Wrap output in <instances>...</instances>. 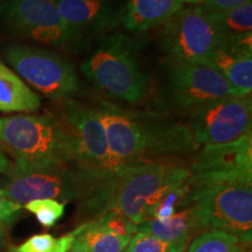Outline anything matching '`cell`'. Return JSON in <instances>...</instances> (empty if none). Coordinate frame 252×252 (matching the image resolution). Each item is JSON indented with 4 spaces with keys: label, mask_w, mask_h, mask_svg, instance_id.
<instances>
[{
    "label": "cell",
    "mask_w": 252,
    "mask_h": 252,
    "mask_svg": "<svg viewBox=\"0 0 252 252\" xmlns=\"http://www.w3.org/2000/svg\"><path fill=\"white\" fill-rule=\"evenodd\" d=\"M103 123L113 172L157 156L195 152L200 146L187 124L152 113L130 111L109 100L96 108Z\"/></svg>",
    "instance_id": "6da1fadb"
},
{
    "label": "cell",
    "mask_w": 252,
    "mask_h": 252,
    "mask_svg": "<svg viewBox=\"0 0 252 252\" xmlns=\"http://www.w3.org/2000/svg\"><path fill=\"white\" fill-rule=\"evenodd\" d=\"M189 176V167L174 162L143 161L124 166L80 202V214L84 222L112 213L139 225L149 220L153 208L168 191L186 184Z\"/></svg>",
    "instance_id": "7a4b0ae2"
},
{
    "label": "cell",
    "mask_w": 252,
    "mask_h": 252,
    "mask_svg": "<svg viewBox=\"0 0 252 252\" xmlns=\"http://www.w3.org/2000/svg\"><path fill=\"white\" fill-rule=\"evenodd\" d=\"M0 141L15 158L13 172L76 167V149L70 132L64 123L48 113L0 118Z\"/></svg>",
    "instance_id": "3957f363"
},
{
    "label": "cell",
    "mask_w": 252,
    "mask_h": 252,
    "mask_svg": "<svg viewBox=\"0 0 252 252\" xmlns=\"http://www.w3.org/2000/svg\"><path fill=\"white\" fill-rule=\"evenodd\" d=\"M190 206L206 230L252 241V179H191Z\"/></svg>",
    "instance_id": "277c9868"
},
{
    "label": "cell",
    "mask_w": 252,
    "mask_h": 252,
    "mask_svg": "<svg viewBox=\"0 0 252 252\" xmlns=\"http://www.w3.org/2000/svg\"><path fill=\"white\" fill-rule=\"evenodd\" d=\"M81 70L97 90L122 102L138 103L149 88L131 43L119 35L104 40L84 60Z\"/></svg>",
    "instance_id": "5b68a950"
},
{
    "label": "cell",
    "mask_w": 252,
    "mask_h": 252,
    "mask_svg": "<svg viewBox=\"0 0 252 252\" xmlns=\"http://www.w3.org/2000/svg\"><path fill=\"white\" fill-rule=\"evenodd\" d=\"M12 172L4 191L14 203L25 206L34 200L82 201L96 193L98 185L74 166H54L27 172Z\"/></svg>",
    "instance_id": "8992f818"
},
{
    "label": "cell",
    "mask_w": 252,
    "mask_h": 252,
    "mask_svg": "<svg viewBox=\"0 0 252 252\" xmlns=\"http://www.w3.org/2000/svg\"><path fill=\"white\" fill-rule=\"evenodd\" d=\"M5 60L21 80L49 98H72L81 91L76 70L54 52L14 45L6 49Z\"/></svg>",
    "instance_id": "52a82bcc"
},
{
    "label": "cell",
    "mask_w": 252,
    "mask_h": 252,
    "mask_svg": "<svg viewBox=\"0 0 252 252\" xmlns=\"http://www.w3.org/2000/svg\"><path fill=\"white\" fill-rule=\"evenodd\" d=\"M61 121L74 139L76 168L93 179L99 188L115 172L98 111L72 98L63 99Z\"/></svg>",
    "instance_id": "ba28073f"
},
{
    "label": "cell",
    "mask_w": 252,
    "mask_h": 252,
    "mask_svg": "<svg viewBox=\"0 0 252 252\" xmlns=\"http://www.w3.org/2000/svg\"><path fill=\"white\" fill-rule=\"evenodd\" d=\"M222 42L215 21L202 6H182L162 31V47L172 62L204 61Z\"/></svg>",
    "instance_id": "9c48e42d"
},
{
    "label": "cell",
    "mask_w": 252,
    "mask_h": 252,
    "mask_svg": "<svg viewBox=\"0 0 252 252\" xmlns=\"http://www.w3.org/2000/svg\"><path fill=\"white\" fill-rule=\"evenodd\" d=\"M187 126L198 146L231 143L251 133V96L213 100L188 112Z\"/></svg>",
    "instance_id": "30bf717a"
},
{
    "label": "cell",
    "mask_w": 252,
    "mask_h": 252,
    "mask_svg": "<svg viewBox=\"0 0 252 252\" xmlns=\"http://www.w3.org/2000/svg\"><path fill=\"white\" fill-rule=\"evenodd\" d=\"M167 90L171 102L187 113L213 100L236 96L225 78L203 61L172 62Z\"/></svg>",
    "instance_id": "8fae6325"
},
{
    "label": "cell",
    "mask_w": 252,
    "mask_h": 252,
    "mask_svg": "<svg viewBox=\"0 0 252 252\" xmlns=\"http://www.w3.org/2000/svg\"><path fill=\"white\" fill-rule=\"evenodd\" d=\"M0 21L35 42L61 46L71 41L53 0H4Z\"/></svg>",
    "instance_id": "7c38bea8"
},
{
    "label": "cell",
    "mask_w": 252,
    "mask_h": 252,
    "mask_svg": "<svg viewBox=\"0 0 252 252\" xmlns=\"http://www.w3.org/2000/svg\"><path fill=\"white\" fill-rule=\"evenodd\" d=\"M189 172L191 179H252V133L231 143L203 146Z\"/></svg>",
    "instance_id": "4fadbf2b"
},
{
    "label": "cell",
    "mask_w": 252,
    "mask_h": 252,
    "mask_svg": "<svg viewBox=\"0 0 252 252\" xmlns=\"http://www.w3.org/2000/svg\"><path fill=\"white\" fill-rule=\"evenodd\" d=\"M252 34L223 41L203 62L225 78L236 96H250L252 90Z\"/></svg>",
    "instance_id": "5bb4252c"
},
{
    "label": "cell",
    "mask_w": 252,
    "mask_h": 252,
    "mask_svg": "<svg viewBox=\"0 0 252 252\" xmlns=\"http://www.w3.org/2000/svg\"><path fill=\"white\" fill-rule=\"evenodd\" d=\"M70 39L106 28L112 20L108 0H53Z\"/></svg>",
    "instance_id": "9a60e30c"
},
{
    "label": "cell",
    "mask_w": 252,
    "mask_h": 252,
    "mask_svg": "<svg viewBox=\"0 0 252 252\" xmlns=\"http://www.w3.org/2000/svg\"><path fill=\"white\" fill-rule=\"evenodd\" d=\"M182 6V0H128L122 21L126 30L146 32L165 25Z\"/></svg>",
    "instance_id": "2e32d148"
},
{
    "label": "cell",
    "mask_w": 252,
    "mask_h": 252,
    "mask_svg": "<svg viewBox=\"0 0 252 252\" xmlns=\"http://www.w3.org/2000/svg\"><path fill=\"white\" fill-rule=\"evenodd\" d=\"M137 231L145 232L167 242H187L207 231L198 220L194 208L189 206L168 219L150 220L138 225Z\"/></svg>",
    "instance_id": "e0dca14e"
},
{
    "label": "cell",
    "mask_w": 252,
    "mask_h": 252,
    "mask_svg": "<svg viewBox=\"0 0 252 252\" xmlns=\"http://www.w3.org/2000/svg\"><path fill=\"white\" fill-rule=\"evenodd\" d=\"M40 105L39 94L0 62V112H34Z\"/></svg>",
    "instance_id": "ac0fdd59"
},
{
    "label": "cell",
    "mask_w": 252,
    "mask_h": 252,
    "mask_svg": "<svg viewBox=\"0 0 252 252\" xmlns=\"http://www.w3.org/2000/svg\"><path fill=\"white\" fill-rule=\"evenodd\" d=\"M74 234V245L84 252H124L131 241V238L112 234L99 219L81 223Z\"/></svg>",
    "instance_id": "d6986e66"
},
{
    "label": "cell",
    "mask_w": 252,
    "mask_h": 252,
    "mask_svg": "<svg viewBox=\"0 0 252 252\" xmlns=\"http://www.w3.org/2000/svg\"><path fill=\"white\" fill-rule=\"evenodd\" d=\"M223 41H231L250 35L252 31V4L247 2L224 12L210 13Z\"/></svg>",
    "instance_id": "ffe728a7"
},
{
    "label": "cell",
    "mask_w": 252,
    "mask_h": 252,
    "mask_svg": "<svg viewBox=\"0 0 252 252\" xmlns=\"http://www.w3.org/2000/svg\"><path fill=\"white\" fill-rule=\"evenodd\" d=\"M251 243L238 236L219 230H207L196 236L187 248V252H251Z\"/></svg>",
    "instance_id": "44dd1931"
},
{
    "label": "cell",
    "mask_w": 252,
    "mask_h": 252,
    "mask_svg": "<svg viewBox=\"0 0 252 252\" xmlns=\"http://www.w3.org/2000/svg\"><path fill=\"white\" fill-rule=\"evenodd\" d=\"M75 242L74 231L55 238L50 234L32 236L20 245H11L7 252H68Z\"/></svg>",
    "instance_id": "7402d4cb"
},
{
    "label": "cell",
    "mask_w": 252,
    "mask_h": 252,
    "mask_svg": "<svg viewBox=\"0 0 252 252\" xmlns=\"http://www.w3.org/2000/svg\"><path fill=\"white\" fill-rule=\"evenodd\" d=\"M190 206V185L187 180L180 187L168 191L153 208L150 220L168 219L180 210Z\"/></svg>",
    "instance_id": "603a6c76"
},
{
    "label": "cell",
    "mask_w": 252,
    "mask_h": 252,
    "mask_svg": "<svg viewBox=\"0 0 252 252\" xmlns=\"http://www.w3.org/2000/svg\"><path fill=\"white\" fill-rule=\"evenodd\" d=\"M188 245L187 242H167L137 231L124 252H185Z\"/></svg>",
    "instance_id": "cb8c5ba5"
},
{
    "label": "cell",
    "mask_w": 252,
    "mask_h": 252,
    "mask_svg": "<svg viewBox=\"0 0 252 252\" xmlns=\"http://www.w3.org/2000/svg\"><path fill=\"white\" fill-rule=\"evenodd\" d=\"M24 208L27 212L35 215L41 225L45 228H52L64 215L65 203L50 198H43V200H34L28 202L25 204Z\"/></svg>",
    "instance_id": "d4e9b609"
},
{
    "label": "cell",
    "mask_w": 252,
    "mask_h": 252,
    "mask_svg": "<svg viewBox=\"0 0 252 252\" xmlns=\"http://www.w3.org/2000/svg\"><path fill=\"white\" fill-rule=\"evenodd\" d=\"M23 206L14 203L6 196L4 189L0 188V222L11 223L18 213L23 209Z\"/></svg>",
    "instance_id": "484cf974"
},
{
    "label": "cell",
    "mask_w": 252,
    "mask_h": 252,
    "mask_svg": "<svg viewBox=\"0 0 252 252\" xmlns=\"http://www.w3.org/2000/svg\"><path fill=\"white\" fill-rule=\"evenodd\" d=\"M251 0H206L202 7L209 13H217V12H224L228 9L238 7V6L250 2Z\"/></svg>",
    "instance_id": "4316f807"
},
{
    "label": "cell",
    "mask_w": 252,
    "mask_h": 252,
    "mask_svg": "<svg viewBox=\"0 0 252 252\" xmlns=\"http://www.w3.org/2000/svg\"><path fill=\"white\" fill-rule=\"evenodd\" d=\"M11 163H9L8 159L6 158L1 149H0V174H1V173H11Z\"/></svg>",
    "instance_id": "83f0119b"
},
{
    "label": "cell",
    "mask_w": 252,
    "mask_h": 252,
    "mask_svg": "<svg viewBox=\"0 0 252 252\" xmlns=\"http://www.w3.org/2000/svg\"><path fill=\"white\" fill-rule=\"evenodd\" d=\"M206 0H182L184 5H190V6H198V5H202Z\"/></svg>",
    "instance_id": "f1b7e54d"
},
{
    "label": "cell",
    "mask_w": 252,
    "mask_h": 252,
    "mask_svg": "<svg viewBox=\"0 0 252 252\" xmlns=\"http://www.w3.org/2000/svg\"><path fill=\"white\" fill-rule=\"evenodd\" d=\"M4 244H5L4 235H2V232H0V250H1L2 247H4Z\"/></svg>",
    "instance_id": "f546056e"
},
{
    "label": "cell",
    "mask_w": 252,
    "mask_h": 252,
    "mask_svg": "<svg viewBox=\"0 0 252 252\" xmlns=\"http://www.w3.org/2000/svg\"><path fill=\"white\" fill-rule=\"evenodd\" d=\"M68 252H84V251H82L80 248H77V247H75V245H72V248Z\"/></svg>",
    "instance_id": "4dcf8cb0"
},
{
    "label": "cell",
    "mask_w": 252,
    "mask_h": 252,
    "mask_svg": "<svg viewBox=\"0 0 252 252\" xmlns=\"http://www.w3.org/2000/svg\"><path fill=\"white\" fill-rule=\"evenodd\" d=\"M2 1H4V0H0V5H1V4H2Z\"/></svg>",
    "instance_id": "1f68e13d"
},
{
    "label": "cell",
    "mask_w": 252,
    "mask_h": 252,
    "mask_svg": "<svg viewBox=\"0 0 252 252\" xmlns=\"http://www.w3.org/2000/svg\"><path fill=\"white\" fill-rule=\"evenodd\" d=\"M0 230H1V222H0Z\"/></svg>",
    "instance_id": "d6a6232c"
}]
</instances>
